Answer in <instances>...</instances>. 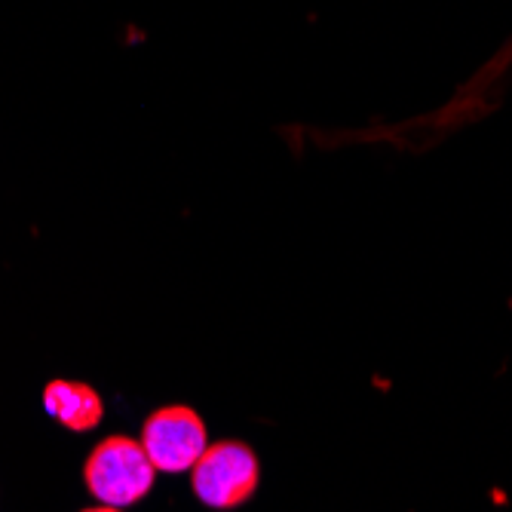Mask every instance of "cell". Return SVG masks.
<instances>
[{
  "label": "cell",
  "instance_id": "1",
  "mask_svg": "<svg viewBox=\"0 0 512 512\" xmlns=\"http://www.w3.org/2000/svg\"><path fill=\"white\" fill-rule=\"evenodd\" d=\"M154 479L157 467L151 463L145 445L129 436H108L105 442H99L83 467L86 491L108 509H123L148 497Z\"/></svg>",
  "mask_w": 512,
  "mask_h": 512
},
{
  "label": "cell",
  "instance_id": "2",
  "mask_svg": "<svg viewBox=\"0 0 512 512\" xmlns=\"http://www.w3.org/2000/svg\"><path fill=\"white\" fill-rule=\"evenodd\" d=\"M258 457L243 442H215L191 467V488L209 509H237L258 491Z\"/></svg>",
  "mask_w": 512,
  "mask_h": 512
},
{
  "label": "cell",
  "instance_id": "3",
  "mask_svg": "<svg viewBox=\"0 0 512 512\" xmlns=\"http://www.w3.org/2000/svg\"><path fill=\"white\" fill-rule=\"evenodd\" d=\"M142 445L157 473H188L209 445L206 424L188 405H163L145 421Z\"/></svg>",
  "mask_w": 512,
  "mask_h": 512
},
{
  "label": "cell",
  "instance_id": "4",
  "mask_svg": "<svg viewBox=\"0 0 512 512\" xmlns=\"http://www.w3.org/2000/svg\"><path fill=\"white\" fill-rule=\"evenodd\" d=\"M43 408L71 433L96 430L105 417L102 396L83 381H50L43 387Z\"/></svg>",
  "mask_w": 512,
  "mask_h": 512
}]
</instances>
